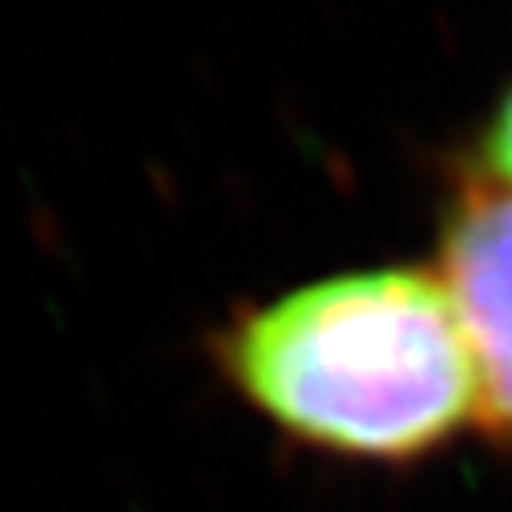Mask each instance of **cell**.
I'll list each match as a JSON object with an SVG mask.
<instances>
[{
    "instance_id": "6da1fadb",
    "label": "cell",
    "mask_w": 512,
    "mask_h": 512,
    "mask_svg": "<svg viewBox=\"0 0 512 512\" xmlns=\"http://www.w3.org/2000/svg\"><path fill=\"white\" fill-rule=\"evenodd\" d=\"M213 361L277 433L342 459L403 463L478 406L456 304L425 270H353L236 311Z\"/></svg>"
},
{
    "instance_id": "7a4b0ae2",
    "label": "cell",
    "mask_w": 512,
    "mask_h": 512,
    "mask_svg": "<svg viewBox=\"0 0 512 512\" xmlns=\"http://www.w3.org/2000/svg\"><path fill=\"white\" fill-rule=\"evenodd\" d=\"M440 281L456 304L478 372V410L512 437V190L467 186L444 220Z\"/></svg>"
},
{
    "instance_id": "3957f363",
    "label": "cell",
    "mask_w": 512,
    "mask_h": 512,
    "mask_svg": "<svg viewBox=\"0 0 512 512\" xmlns=\"http://www.w3.org/2000/svg\"><path fill=\"white\" fill-rule=\"evenodd\" d=\"M478 152H482V167L494 175V183L512 190V88L501 99V107L494 110Z\"/></svg>"
}]
</instances>
